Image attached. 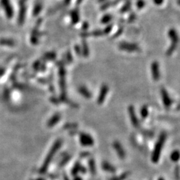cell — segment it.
<instances>
[{
  "label": "cell",
  "instance_id": "obj_4",
  "mask_svg": "<svg viewBox=\"0 0 180 180\" xmlns=\"http://www.w3.org/2000/svg\"><path fill=\"white\" fill-rule=\"evenodd\" d=\"M0 43H2V45H6V46H13L14 45V42L11 40H2L0 41Z\"/></svg>",
  "mask_w": 180,
  "mask_h": 180
},
{
  "label": "cell",
  "instance_id": "obj_5",
  "mask_svg": "<svg viewBox=\"0 0 180 180\" xmlns=\"http://www.w3.org/2000/svg\"><path fill=\"white\" fill-rule=\"evenodd\" d=\"M108 88H106L105 86H104V87H103V88L101 89V95H100V97H99V100H101V99H102V98L104 97H105V94H106V92H107V91H108Z\"/></svg>",
  "mask_w": 180,
  "mask_h": 180
},
{
  "label": "cell",
  "instance_id": "obj_1",
  "mask_svg": "<svg viewBox=\"0 0 180 180\" xmlns=\"http://www.w3.org/2000/svg\"><path fill=\"white\" fill-rule=\"evenodd\" d=\"M2 5L4 6L5 11L7 14V16L8 18H11L13 15V10L11 8V6L9 4V0H2Z\"/></svg>",
  "mask_w": 180,
  "mask_h": 180
},
{
  "label": "cell",
  "instance_id": "obj_3",
  "mask_svg": "<svg viewBox=\"0 0 180 180\" xmlns=\"http://www.w3.org/2000/svg\"><path fill=\"white\" fill-rule=\"evenodd\" d=\"M79 91L80 93H81L82 94H83V95H85L86 97H89V96H90L89 95H90L89 92H88V90H87V89L85 88L84 87H82V88H80L79 89Z\"/></svg>",
  "mask_w": 180,
  "mask_h": 180
},
{
  "label": "cell",
  "instance_id": "obj_2",
  "mask_svg": "<svg viewBox=\"0 0 180 180\" xmlns=\"http://www.w3.org/2000/svg\"><path fill=\"white\" fill-rule=\"evenodd\" d=\"M58 147H59V143H56L55 145V146L53 147L52 150H51V152H50V155L48 156V157H47V159L46 160V162H45V163H44L43 170H46L48 164H49V163L50 162V159H51V157H52V156H53V154H54V153H55L56 151H57V149H58Z\"/></svg>",
  "mask_w": 180,
  "mask_h": 180
}]
</instances>
